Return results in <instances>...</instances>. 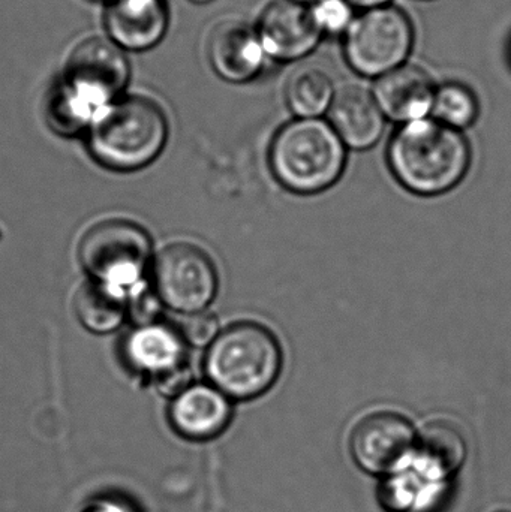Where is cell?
I'll return each instance as SVG.
<instances>
[{
  "instance_id": "6da1fadb",
  "label": "cell",
  "mask_w": 511,
  "mask_h": 512,
  "mask_svg": "<svg viewBox=\"0 0 511 512\" xmlns=\"http://www.w3.org/2000/svg\"><path fill=\"white\" fill-rule=\"evenodd\" d=\"M470 161L464 135L428 117L402 126L389 146L393 174L417 195H440L455 188Z\"/></svg>"
},
{
  "instance_id": "7a4b0ae2",
  "label": "cell",
  "mask_w": 511,
  "mask_h": 512,
  "mask_svg": "<svg viewBox=\"0 0 511 512\" xmlns=\"http://www.w3.org/2000/svg\"><path fill=\"white\" fill-rule=\"evenodd\" d=\"M168 120L158 102L122 96L89 128L93 158L114 171H135L152 164L164 149Z\"/></svg>"
},
{
  "instance_id": "3957f363",
  "label": "cell",
  "mask_w": 511,
  "mask_h": 512,
  "mask_svg": "<svg viewBox=\"0 0 511 512\" xmlns=\"http://www.w3.org/2000/svg\"><path fill=\"white\" fill-rule=\"evenodd\" d=\"M282 352L272 331L254 322L227 328L210 343L206 372L225 396L254 399L266 393L281 373Z\"/></svg>"
},
{
  "instance_id": "277c9868",
  "label": "cell",
  "mask_w": 511,
  "mask_h": 512,
  "mask_svg": "<svg viewBox=\"0 0 511 512\" xmlns=\"http://www.w3.org/2000/svg\"><path fill=\"white\" fill-rule=\"evenodd\" d=\"M344 143L330 123L299 119L285 125L270 147L278 182L296 194H317L338 182L345 167Z\"/></svg>"
},
{
  "instance_id": "5b68a950",
  "label": "cell",
  "mask_w": 511,
  "mask_h": 512,
  "mask_svg": "<svg viewBox=\"0 0 511 512\" xmlns=\"http://www.w3.org/2000/svg\"><path fill=\"white\" fill-rule=\"evenodd\" d=\"M414 45L410 17L396 6L365 9L345 33L344 53L357 74L380 78L405 65Z\"/></svg>"
},
{
  "instance_id": "8992f818",
  "label": "cell",
  "mask_w": 511,
  "mask_h": 512,
  "mask_svg": "<svg viewBox=\"0 0 511 512\" xmlns=\"http://www.w3.org/2000/svg\"><path fill=\"white\" fill-rule=\"evenodd\" d=\"M78 255L93 279L123 289L143 276L152 255V242L135 222L110 219L93 225L84 234Z\"/></svg>"
},
{
  "instance_id": "52a82bcc",
  "label": "cell",
  "mask_w": 511,
  "mask_h": 512,
  "mask_svg": "<svg viewBox=\"0 0 511 512\" xmlns=\"http://www.w3.org/2000/svg\"><path fill=\"white\" fill-rule=\"evenodd\" d=\"M131 78V65L122 48L107 36L78 42L66 60L59 81L96 113L122 98Z\"/></svg>"
},
{
  "instance_id": "ba28073f",
  "label": "cell",
  "mask_w": 511,
  "mask_h": 512,
  "mask_svg": "<svg viewBox=\"0 0 511 512\" xmlns=\"http://www.w3.org/2000/svg\"><path fill=\"white\" fill-rule=\"evenodd\" d=\"M156 297L176 312H203L218 291V271L210 256L188 243L168 246L153 267Z\"/></svg>"
},
{
  "instance_id": "9c48e42d",
  "label": "cell",
  "mask_w": 511,
  "mask_h": 512,
  "mask_svg": "<svg viewBox=\"0 0 511 512\" xmlns=\"http://www.w3.org/2000/svg\"><path fill=\"white\" fill-rule=\"evenodd\" d=\"M416 444V432L410 421L395 412L368 415L351 433L354 460L369 474L401 471L413 459Z\"/></svg>"
},
{
  "instance_id": "30bf717a",
  "label": "cell",
  "mask_w": 511,
  "mask_h": 512,
  "mask_svg": "<svg viewBox=\"0 0 511 512\" xmlns=\"http://www.w3.org/2000/svg\"><path fill=\"white\" fill-rule=\"evenodd\" d=\"M258 35L269 59L294 62L311 54L323 38L311 6L297 0L270 3L257 24Z\"/></svg>"
},
{
  "instance_id": "8fae6325",
  "label": "cell",
  "mask_w": 511,
  "mask_h": 512,
  "mask_svg": "<svg viewBox=\"0 0 511 512\" xmlns=\"http://www.w3.org/2000/svg\"><path fill=\"white\" fill-rule=\"evenodd\" d=\"M207 57L215 74L234 84L255 80L269 59L257 27L240 20L222 21L210 32Z\"/></svg>"
},
{
  "instance_id": "7c38bea8",
  "label": "cell",
  "mask_w": 511,
  "mask_h": 512,
  "mask_svg": "<svg viewBox=\"0 0 511 512\" xmlns=\"http://www.w3.org/2000/svg\"><path fill=\"white\" fill-rule=\"evenodd\" d=\"M170 26L167 0H107L104 27L107 38L125 53L152 50Z\"/></svg>"
},
{
  "instance_id": "4fadbf2b",
  "label": "cell",
  "mask_w": 511,
  "mask_h": 512,
  "mask_svg": "<svg viewBox=\"0 0 511 512\" xmlns=\"http://www.w3.org/2000/svg\"><path fill=\"white\" fill-rule=\"evenodd\" d=\"M435 90L428 72L419 66H399L395 71L377 78L374 93L384 116L393 122L407 123L426 119L432 113Z\"/></svg>"
},
{
  "instance_id": "5bb4252c",
  "label": "cell",
  "mask_w": 511,
  "mask_h": 512,
  "mask_svg": "<svg viewBox=\"0 0 511 512\" xmlns=\"http://www.w3.org/2000/svg\"><path fill=\"white\" fill-rule=\"evenodd\" d=\"M233 406L228 396L206 384L189 385L171 403L174 430L192 441H207L221 435L231 421Z\"/></svg>"
},
{
  "instance_id": "9a60e30c",
  "label": "cell",
  "mask_w": 511,
  "mask_h": 512,
  "mask_svg": "<svg viewBox=\"0 0 511 512\" xmlns=\"http://www.w3.org/2000/svg\"><path fill=\"white\" fill-rule=\"evenodd\" d=\"M329 119L342 143L357 150L374 146L383 135L386 122L374 93L357 84L336 90Z\"/></svg>"
},
{
  "instance_id": "2e32d148",
  "label": "cell",
  "mask_w": 511,
  "mask_h": 512,
  "mask_svg": "<svg viewBox=\"0 0 511 512\" xmlns=\"http://www.w3.org/2000/svg\"><path fill=\"white\" fill-rule=\"evenodd\" d=\"M125 352L135 369L155 376L156 382L188 373L185 339L179 330L167 325H141L129 336Z\"/></svg>"
},
{
  "instance_id": "e0dca14e",
  "label": "cell",
  "mask_w": 511,
  "mask_h": 512,
  "mask_svg": "<svg viewBox=\"0 0 511 512\" xmlns=\"http://www.w3.org/2000/svg\"><path fill=\"white\" fill-rule=\"evenodd\" d=\"M464 433L449 421H434L425 427L414 451L416 471L423 480L438 483L458 472L467 459Z\"/></svg>"
},
{
  "instance_id": "ac0fdd59",
  "label": "cell",
  "mask_w": 511,
  "mask_h": 512,
  "mask_svg": "<svg viewBox=\"0 0 511 512\" xmlns=\"http://www.w3.org/2000/svg\"><path fill=\"white\" fill-rule=\"evenodd\" d=\"M74 310L87 330L104 334L122 325L128 312V303L122 288L93 280L78 289Z\"/></svg>"
},
{
  "instance_id": "d6986e66",
  "label": "cell",
  "mask_w": 511,
  "mask_h": 512,
  "mask_svg": "<svg viewBox=\"0 0 511 512\" xmlns=\"http://www.w3.org/2000/svg\"><path fill=\"white\" fill-rule=\"evenodd\" d=\"M285 95L288 107L299 119H318L329 113L336 89L326 72L305 66L290 75Z\"/></svg>"
},
{
  "instance_id": "ffe728a7",
  "label": "cell",
  "mask_w": 511,
  "mask_h": 512,
  "mask_svg": "<svg viewBox=\"0 0 511 512\" xmlns=\"http://www.w3.org/2000/svg\"><path fill=\"white\" fill-rule=\"evenodd\" d=\"M480 105L476 93L462 83L450 81L435 90L432 114L437 122L453 129L473 125L479 116Z\"/></svg>"
},
{
  "instance_id": "44dd1931",
  "label": "cell",
  "mask_w": 511,
  "mask_h": 512,
  "mask_svg": "<svg viewBox=\"0 0 511 512\" xmlns=\"http://www.w3.org/2000/svg\"><path fill=\"white\" fill-rule=\"evenodd\" d=\"M309 6L323 35H345L356 18L354 6L348 0H318Z\"/></svg>"
},
{
  "instance_id": "7402d4cb",
  "label": "cell",
  "mask_w": 511,
  "mask_h": 512,
  "mask_svg": "<svg viewBox=\"0 0 511 512\" xmlns=\"http://www.w3.org/2000/svg\"><path fill=\"white\" fill-rule=\"evenodd\" d=\"M179 331L185 342L192 343L194 346H206L216 339L218 322L207 313H192L182 322Z\"/></svg>"
},
{
  "instance_id": "603a6c76",
  "label": "cell",
  "mask_w": 511,
  "mask_h": 512,
  "mask_svg": "<svg viewBox=\"0 0 511 512\" xmlns=\"http://www.w3.org/2000/svg\"><path fill=\"white\" fill-rule=\"evenodd\" d=\"M86 512H132L125 505L114 501H101L93 504Z\"/></svg>"
},
{
  "instance_id": "cb8c5ba5",
  "label": "cell",
  "mask_w": 511,
  "mask_h": 512,
  "mask_svg": "<svg viewBox=\"0 0 511 512\" xmlns=\"http://www.w3.org/2000/svg\"><path fill=\"white\" fill-rule=\"evenodd\" d=\"M353 6H359L363 9L380 8V6L390 5L392 0H348Z\"/></svg>"
},
{
  "instance_id": "d4e9b609",
  "label": "cell",
  "mask_w": 511,
  "mask_h": 512,
  "mask_svg": "<svg viewBox=\"0 0 511 512\" xmlns=\"http://www.w3.org/2000/svg\"><path fill=\"white\" fill-rule=\"evenodd\" d=\"M189 2L195 3V5H206V3L213 2V0H189Z\"/></svg>"
},
{
  "instance_id": "484cf974",
  "label": "cell",
  "mask_w": 511,
  "mask_h": 512,
  "mask_svg": "<svg viewBox=\"0 0 511 512\" xmlns=\"http://www.w3.org/2000/svg\"><path fill=\"white\" fill-rule=\"evenodd\" d=\"M297 2L305 3V5H314V3L318 2V0H297Z\"/></svg>"
},
{
  "instance_id": "4316f807",
  "label": "cell",
  "mask_w": 511,
  "mask_h": 512,
  "mask_svg": "<svg viewBox=\"0 0 511 512\" xmlns=\"http://www.w3.org/2000/svg\"><path fill=\"white\" fill-rule=\"evenodd\" d=\"M497 512H511V511H497Z\"/></svg>"
},
{
  "instance_id": "83f0119b",
  "label": "cell",
  "mask_w": 511,
  "mask_h": 512,
  "mask_svg": "<svg viewBox=\"0 0 511 512\" xmlns=\"http://www.w3.org/2000/svg\"><path fill=\"white\" fill-rule=\"evenodd\" d=\"M105 2H107V0H105Z\"/></svg>"
}]
</instances>
